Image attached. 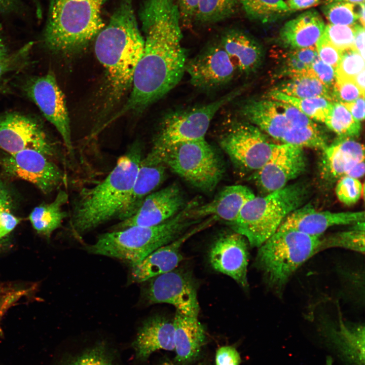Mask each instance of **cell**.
Returning a JSON list of instances; mask_svg holds the SVG:
<instances>
[{"label": "cell", "instance_id": "1", "mask_svg": "<svg viewBox=\"0 0 365 365\" xmlns=\"http://www.w3.org/2000/svg\"><path fill=\"white\" fill-rule=\"evenodd\" d=\"M145 34L130 94L106 124L130 112H141L181 81L187 62L179 15L174 0H145L139 11Z\"/></svg>", "mask_w": 365, "mask_h": 365}, {"label": "cell", "instance_id": "2", "mask_svg": "<svg viewBox=\"0 0 365 365\" xmlns=\"http://www.w3.org/2000/svg\"><path fill=\"white\" fill-rule=\"evenodd\" d=\"M96 58L106 77L102 114L112 111L131 90L144 47L133 0H120L106 24L95 38Z\"/></svg>", "mask_w": 365, "mask_h": 365}, {"label": "cell", "instance_id": "3", "mask_svg": "<svg viewBox=\"0 0 365 365\" xmlns=\"http://www.w3.org/2000/svg\"><path fill=\"white\" fill-rule=\"evenodd\" d=\"M142 151L141 142H133L104 179L78 193L69 220L70 231L76 238L114 219L120 220L143 157Z\"/></svg>", "mask_w": 365, "mask_h": 365}, {"label": "cell", "instance_id": "4", "mask_svg": "<svg viewBox=\"0 0 365 365\" xmlns=\"http://www.w3.org/2000/svg\"><path fill=\"white\" fill-rule=\"evenodd\" d=\"M196 200L188 203L177 214L160 224L132 226L99 235L94 244L86 246L89 253L119 259L131 268L139 264L158 248L178 238L202 220L190 218Z\"/></svg>", "mask_w": 365, "mask_h": 365}, {"label": "cell", "instance_id": "5", "mask_svg": "<svg viewBox=\"0 0 365 365\" xmlns=\"http://www.w3.org/2000/svg\"><path fill=\"white\" fill-rule=\"evenodd\" d=\"M106 0H51L43 34L52 53L69 54L85 47L105 24L102 10Z\"/></svg>", "mask_w": 365, "mask_h": 365}, {"label": "cell", "instance_id": "6", "mask_svg": "<svg viewBox=\"0 0 365 365\" xmlns=\"http://www.w3.org/2000/svg\"><path fill=\"white\" fill-rule=\"evenodd\" d=\"M310 193L308 183L299 181L262 196H255L228 225L243 235L250 246L259 247L277 231L289 214L304 205Z\"/></svg>", "mask_w": 365, "mask_h": 365}, {"label": "cell", "instance_id": "7", "mask_svg": "<svg viewBox=\"0 0 365 365\" xmlns=\"http://www.w3.org/2000/svg\"><path fill=\"white\" fill-rule=\"evenodd\" d=\"M321 236L292 229L277 231L261 245L254 264L268 287L280 295L295 272L319 252Z\"/></svg>", "mask_w": 365, "mask_h": 365}, {"label": "cell", "instance_id": "8", "mask_svg": "<svg viewBox=\"0 0 365 365\" xmlns=\"http://www.w3.org/2000/svg\"><path fill=\"white\" fill-rule=\"evenodd\" d=\"M146 157L163 164L202 191L212 192L223 177L222 162L205 138L151 150Z\"/></svg>", "mask_w": 365, "mask_h": 365}, {"label": "cell", "instance_id": "9", "mask_svg": "<svg viewBox=\"0 0 365 365\" xmlns=\"http://www.w3.org/2000/svg\"><path fill=\"white\" fill-rule=\"evenodd\" d=\"M244 89L243 86L238 87L212 102L167 115L162 121L151 150L205 138L216 113L238 97Z\"/></svg>", "mask_w": 365, "mask_h": 365}, {"label": "cell", "instance_id": "10", "mask_svg": "<svg viewBox=\"0 0 365 365\" xmlns=\"http://www.w3.org/2000/svg\"><path fill=\"white\" fill-rule=\"evenodd\" d=\"M269 137L247 121H235L221 135L219 144L235 165L253 173L268 161L276 144Z\"/></svg>", "mask_w": 365, "mask_h": 365}, {"label": "cell", "instance_id": "11", "mask_svg": "<svg viewBox=\"0 0 365 365\" xmlns=\"http://www.w3.org/2000/svg\"><path fill=\"white\" fill-rule=\"evenodd\" d=\"M26 95L57 129L64 145L74 155L70 120L63 93L52 71L29 78L23 85Z\"/></svg>", "mask_w": 365, "mask_h": 365}, {"label": "cell", "instance_id": "12", "mask_svg": "<svg viewBox=\"0 0 365 365\" xmlns=\"http://www.w3.org/2000/svg\"><path fill=\"white\" fill-rule=\"evenodd\" d=\"M0 148L8 154L26 149L38 151L48 157L56 154L55 146L41 122L16 112L0 115Z\"/></svg>", "mask_w": 365, "mask_h": 365}, {"label": "cell", "instance_id": "13", "mask_svg": "<svg viewBox=\"0 0 365 365\" xmlns=\"http://www.w3.org/2000/svg\"><path fill=\"white\" fill-rule=\"evenodd\" d=\"M148 281L144 294L150 303L168 304L182 315L198 317L200 307L197 288L190 273L176 268Z\"/></svg>", "mask_w": 365, "mask_h": 365}, {"label": "cell", "instance_id": "14", "mask_svg": "<svg viewBox=\"0 0 365 365\" xmlns=\"http://www.w3.org/2000/svg\"><path fill=\"white\" fill-rule=\"evenodd\" d=\"M307 166L304 148L288 143L276 144L268 161L251 177L266 194L287 186L302 174Z\"/></svg>", "mask_w": 365, "mask_h": 365}, {"label": "cell", "instance_id": "15", "mask_svg": "<svg viewBox=\"0 0 365 365\" xmlns=\"http://www.w3.org/2000/svg\"><path fill=\"white\" fill-rule=\"evenodd\" d=\"M185 72L194 87L205 91L213 90L229 84L237 73L220 42L209 45L187 61Z\"/></svg>", "mask_w": 365, "mask_h": 365}, {"label": "cell", "instance_id": "16", "mask_svg": "<svg viewBox=\"0 0 365 365\" xmlns=\"http://www.w3.org/2000/svg\"><path fill=\"white\" fill-rule=\"evenodd\" d=\"M48 157L32 149H26L4 158L2 164L5 171L32 183L48 194L64 182V174Z\"/></svg>", "mask_w": 365, "mask_h": 365}, {"label": "cell", "instance_id": "17", "mask_svg": "<svg viewBox=\"0 0 365 365\" xmlns=\"http://www.w3.org/2000/svg\"><path fill=\"white\" fill-rule=\"evenodd\" d=\"M338 305L336 317L323 310L318 314L319 332L346 362L364 365V325L344 320Z\"/></svg>", "mask_w": 365, "mask_h": 365}, {"label": "cell", "instance_id": "18", "mask_svg": "<svg viewBox=\"0 0 365 365\" xmlns=\"http://www.w3.org/2000/svg\"><path fill=\"white\" fill-rule=\"evenodd\" d=\"M187 203L180 187L172 184L148 195L132 215L120 221L111 231L160 224L177 214Z\"/></svg>", "mask_w": 365, "mask_h": 365}, {"label": "cell", "instance_id": "19", "mask_svg": "<svg viewBox=\"0 0 365 365\" xmlns=\"http://www.w3.org/2000/svg\"><path fill=\"white\" fill-rule=\"evenodd\" d=\"M248 244L243 235L233 231L218 236L208 252L211 267L229 276L244 288L248 285Z\"/></svg>", "mask_w": 365, "mask_h": 365}, {"label": "cell", "instance_id": "20", "mask_svg": "<svg viewBox=\"0 0 365 365\" xmlns=\"http://www.w3.org/2000/svg\"><path fill=\"white\" fill-rule=\"evenodd\" d=\"M217 220L213 216L195 225L172 242L154 250L131 268L130 280L141 283L176 269L182 260L181 247L191 237L210 227Z\"/></svg>", "mask_w": 365, "mask_h": 365}, {"label": "cell", "instance_id": "21", "mask_svg": "<svg viewBox=\"0 0 365 365\" xmlns=\"http://www.w3.org/2000/svg\"><path fill=\"white\" fill-rule=\"evenodd\" d=\"M364 211L331 212L318 211L310 204L303 205L289 214L277 231L295 230L321 236L330 227L352 225L364 222Z\"/></svg>", "mask_w": 365, "mask_h": 365}, {"label": "cell", "instance_id": "22", "mask_svg": "<svg viewBox=\"0 0 365 365\" xmlns=\"http://www.w3.org/2000/svg\"><path fill=\"white\" fill-rule=\"evenodd\" d=\"M321 152L319 173L328 185L346 176L356 164L364 161L363 145L353 138H339Z\"/></svg>", "mask_w": 365, "mask_h": 365}, {"label": "cell", "instance_id": "23", "mask_svg": "<svg viewBox=\"0 0 365 365\" xmlns=\"http://www.w3.org/2000/svg\"><path fill=\"white\" fill-rule=\"evenodd\" d=\"M255 196L252 191L241 185L223 188L210 201L196 205L190 211V218L202 220L213 216L229 224L234 221L245 204Z\"/></svg>", "mask_w": 365, "mask_h": 365}, {"label": "cell", "instance_id": "24", "mask_svg": "<svg viewBox=\"0 0 365 365\" xmlns=\"http://www.w3.org/2000/svg\"><path fill=\"white\" fill-rule=\"evenodd\" d=\"M219 42L237 73L247 76L260 66L263 57L262 49L246 32L237 28L228 29L223 33Z\"/></svg>", "mask_w": 365, "mask_h": 365}, {"label": "cell", "instance_id": "25", "mask_svg": "<svg viewBox=\"0 0 365 365\" xmlns=\"http://www.w3.org/2000/svg\"><path fill=\"white\" fill-rule=\"evenodd\" d=\"M325 27L319 13L311 9L287 21L280 30L279 38L284 45L292 49L314 47Z\"/></svg>", "mask_w": 365, "mask_h": 365}, {"label": "cell", "instance_id": "26", "mask_svg": "<svg viewBox=\"0 0 365 365\" xmlns=\"http://www.w3.org/2000/svg\"><path fill=\"white\" fill-rule=\"evenodd\" d=\"M239 112L247 122L280 141L291 127L275 101L271 99L247 100L242 104Z\"/></svg>", "mask_w": 365, "mask_h": 365}, {"label": "cell", "instance_id": "27", "mask_svg": "<svg viewBox=\"0 0 365 365\" xmlns=\"http://www.w3.org/2000/svg\"><path fill=\"white\" fill-rule=\"evenodd\" d=\"M133 345L136 356L146 359L158 350H174L173 321L160 316L151 317L142 323Z\"/></svg>", "mask_w": 365, "mask_h": 365}, {"label": "cell", "instance_id": "28", "mask_svg": "<svg viewBox=\"0 0 365 365\" xmlns=\"http://www.w3.org/2000/svg\"><path fill=\"white\" fill-rule=\"evenodd\" d=\"M166 169L163 164L156 162L145 156L142 157L120 221L132 215L144 198L162 184L166 176Z\"/></svg>", "mask_w": 365, "mask_h": 365}, {"label": "cell", "instance_id": "29", "mask_svg": "<svg viewBox=\"0 0 365 365\" xmlns=\"http://www.w3.org/2000/svg\"><path fill=\"white\" fill-rule=\"evenodd\" d=\"M174 350L178 362L191 361L199 354L205 339L204 329L198 317L176 311L173 320Z\"/></svg>", "mask_w": 365, "mask_h": 365}, {"label": "cell", "instance_id": "30", "mask_svg": "<svg viewBox=\"0 0 365 365\" xmlns=\"http://www.w3.org/2000/svg\"><path fill=\"white\" fill-rule=\"evenodd\" d=\"M68 200L67 193L60 190L52 202L40 205L32 210L29 220L37 232L49 236L61 226L64 218L67 216L63 207Z\"/></svg>", "mask_w": 365, "mask_h": 365}, {"label": "cell", "instance_id": "31", "mask_svg": "<svg viewBox=\"0 0 365 365\" xmlns=\"http://www.w3.org/2000/svg\"><path fill=\"white\" fill-rule=\"evenodd\" d=\"M288 78L278 85L275 90L297 98L322 97L333 102L332 89L316 78L310 68L305 73Z\"/></svg>", "mask_w": 365, "mask_h": 365}, {"label": "cell", "instance_id": "32", "mask_svg": "<svg viewBox=\"0 0 365 365\" xmlns=\"http://www.w3.org/2000/svg\"><path fill=\"white\" fill-rule=\"evenodd\" d=\"M270 99L291 104L311 120L324 123L331 113L333 102L322 97L297 98L287 95L275 89L269 93Z\"/></svg>", "mask_w": 365, "mask_h": 365}, {"label": "cell", "instance_id": "33", "mask_svg": "<svg viewBox=\"0 0 365 365\" xmlns=\"http://www.w3.org/2000/svg\"><path fill=\"white\" fill-rule=\"evenodd\" d=\"M238 2L249 19L263 23L291 12L284 0H238Z\"/></svg>", "mask_w": 365, "mask_h": 365}, {"label": "cell", "instance_id": "34", "mask_svg": "<svg viewBox=\"0 0 365 365\" xmlns=\"http://www.w3.org/2000/svg\"><path fill=\"white\" fill-rule=\"evenodd\" d=\"M239 5L238 0H199L194 21L202 24L222 22L234 15Z\"/></svg>", "mask_w": 365, "mask_h": 365}, {"label": "cell", "instance_id": "35", "mask_svg": "<svg viewBox=\"0 0 365 365\" xmlns=\"http://www.w3.org/2000/svg\"><path fill=\"white\" fill-rule=\"evenodd\" d=\"M340 247L360 253L364 252V222L351 225L345 231L321 237L319 250Z\"/></svg>", "mask_w": 365, "mask_h": 365}, {"label": "cell", "instance_id": "36", "mask_svg": "<svg viewBox=\"0 0 365 365\" xmlns=\"http://www.w3.org/2000/svg\"><path fill=\"white\" fill-rule=\"evenodd\" d=\"M280 141L301 148H309L322 151L328 144L325 133L317 125L305 127H290Z\"/></svg>", "mask_w": 365, "mask_h": 365}, {"label": "cell", "instance_id": "37", "mask_svg": "<svg viewBox=\"0 0 365 365\" xmlns=\"http://www.w3.org/2000/svg\"><path fill=\"white\" fill-rule=\"evenodd\" d=\"M324 123L339 138L354 139L358 136L361 130L360 122L356 120L340 102H333L331 113Z\"/></svg>", "mask_w": 365, "mask_h": 365}, {"label": "cell", "instance_id": "38", "mask_svg": "<svg viewBox=\"0 0 365 365\" xmlns=\"http://www.w3.org/2000/svg\"><path fill=\"white\" fill-rule=\"evenodd\" d=\"M356 5L347 2H336L324 3L321 9L330 24L354 25L358 21Z\"/></svg>", "mask_w": 365, "mask_h": 365}, {"label": "cell", "instance_id": "39", "mask_svg": "<svg viewBox=\"0 0 365 365\" xmlns=\"http://www.w3.org/2000/svg\"><path fill=\"white\" fill-rule=\"evenodd\" d=\"M364 69V59L353 47L342 51L336 77L353 79Z\"/></svg>", "mask_w": 365, "mask_h": 365}, {"label": "cell", "instance_id": "40", "mask_svg": "<svg viewBox=\"0 0 365 365\" xmlns=\"http://www.w3.org/2000/svg\"><path fill=\"white\" fill-rule=\"evenodd\" d=\"M355 30L354 25H325L323 35L341 51L353 47Z\"/></svg>", "mask_w": 365, "mask_h": 365}, {"label": "cell", "instance_id": "41", "mask_svg": "<svg viewBox=\"0 0 365 365\" xmlns=\"http://www.w3.org/2000/svg\"><path fill=\"white\" fill-rule=\"evenodd\" d=\"M362 189L363 186L359 179L346 176L337 181L335 193L341 203L350 206L359 200Z\"/></svg>", "mask_w": 365, "mask_h": 365}, {"label": "cell", "instance_id": "42", "mask_svg": "<svg viewBox=\"0 0 365 365\" xmlns=\"http://www.w3.org/2000/svg\"><path fill=\"white\" fill-rule=\"evenodd\" d=\"M362 95L364 92L357 87L353 79L336 77L332 89L333 102H349Z\"/></svg>", "mask_w": 365, "mask_h": 365}, {"label": "cell", "instance_id": "43", "mask_svg": "<svg viewBox=\"0 0 365 365\" xmlns=\"http://www.w3.org/2000/svg\"><path fill=\"white\" fill-rule=\"evenodd\" d=\"M33 45L32 42L25 44L19 49L0 60V81L8 74L25 65Z\"/></svg>", "mask_w": 365, "mask_h": 365}, {"label": "cell", "instance_id": "44", "mask_svg": "<svg viewBox=\"0 0 365 365\" xmlns=\"http://www.w3.org/2000/svg\"><path fill=\"white\" fill-rule=\"evenodd\" d=\"M66 365H112L103 347L97 346L87 350Z\"/></svg>", "mask_w": 365, "mask_h": 365}, {"label": "cell", "instance_id": "45", "mask_svg": "<svg viewBox=\"0 0 365 365\" xmlns=\"http://www.w3.org/2000/svg\"><path fill=\"white\" fill-rule=\"evenodd\" d=\"M274 101L279 110L284 115L291 127L317 125L312 120L294 106L287 103Z\"/></svg>", "mask_w": 365, "mask_h": 365}, {"label": "cell", "instance_id": "46", "mask_svg": "<svg viewBox=\"0 0 365 365\" xmlns=\"http://www.w3.org/2000/svg\"><path fill=\"white\" fill-rule=\"evenodd\" d=\"M315 47L319 58L336 69L341 58L342 51L335 47L323 35L317 42Z\"/></svg>", "mask_w": 365, "mask_h": 365}, {"label": "cell", "instance_id": "47", "mask_svg": "<svg viewBox=\"0 0 365 365\" xmlns=\"http://www.w3.org/2000/svg\"><path fill=\"white\" fill-rule=\"evenodd\" d=\"M310 69L322 83L333 89L336 80L335 69L318 57L312 64Z\"/></svg>", "mask_w": 365, "mask_h": 365}, {"label": "cell", "instance_id": "48", "mask_svg": "<svg viewBox=\"0 0 365 365\" xmlns=\"http://www.w3.org/2000/svg\"><path fill=\"white\" fill-rule=\"evenodd\" d=\"M199 0H176L181 25H190L194 20Z\"/></svg>", "mask_w": 365, "mask_h": 365}, {"label": "cell", "instance_id": "49", "mask_svg": "<svg viewBox=\"0 0 365 365\" xmlns=\"http://www.w3.org/2000/svg\"><path fill=\"white\" fill-rule=\"evenodd\" d=\"M11 204L0 208V240L13 231L19 223V219L11 211Z\"/></svg>", "mask_w": 365, "mask_h": 365}, {"label": "cell", "instance_id": "50", "mask_svg": "<svg viewBox=\"0 0 365 365\" xmlns=\"http://www.w3.org/2000/svg\"><path fill=\"white\" fill-rule=\"evenodd\" d=\"M240 355L236 349L230 346H222L216 352V365H239Z\"/></svg>", "mask_w": 365, "mask_h": 365}, {"label": "cell", "instance_id": "51", "mask_svg": "<svg viewBox=\"0 0 365 365\" xmlns=\"http://www.w3.org/2000/svg\"><path fill=\"white\" fill-rule=\"evenodd\" d=\"M349 111L353 117L361 122L364 118V95L361 96L355 100L346 103H341Z\"/></svg>", "mask_w": 365, "mask_h": 365}, {"label": "cell", "instance_id": "52", "mask_svg": "<svg viewBox=\"0 0 365 365\" xmlns=\"http://www.w3.org/2000/svg\"><path fill=\"white\" fill-rule=\"evenodd\" d=\"M354 27L355 34L353 48L364 59V27L356 23Z\"/></svg>", "mask_w": 365, "mask_h": 365}, {"label": "cell", "instance_id": "53", "mask_svg": "<svg viewBox=\"0 0 365 365\" xmlns=\"http://www.w3.org/2000/svg\"><path fill=\"white\" fill-rule=\"evenodd\" d=\"M321 0H286L285 3L290 12L305 10L319 4Z\"/></svg>", "mask_w": 365, "mask_h": 365}, {"label": "cell", "instance_id": "54", "mask_svg": "<svg viewBox=\"0 0 365 365\" xmlns=\"http://www.w3.org/2000/svg\"><path fill=\"white\" fill-rule=\"evenodd\" d=\"M20 6V0H0V13L16 12Z\"/></svg>", "mask_w": 365, "mask_h": 365}, {"label": "cell", "instance_id": "55", "mask_svg": "<svg viewBox=\"0 0 365 365\" xmlns=\"http://www.w3.org/2000/svg\"><path fill=\"white\" fill-rule=\"evenodd\" d=\"M364 174V161H362L356 164L348 172L346 176L359 179Z\"/></svg>", "mask_w": 365, "mask_h": 365}, {"label": "cell", "instance_id": "56", "mask_svg": "<svg viewBox=\"0 0 365 365\" xmlns=\"http://www.w3.org/2000/svg\"><path fill=\"white\" fill-rule=\"evenodd\" d=\"M11 199L9 192L0 182V208L6 205L11 204Z\"/></svg>", "mask_w": 365, "mask_h": 365}, {"label": "cell", "instance_id": "57", "mask_svg": "<svg viewBox=\"0 0 365 365\" xmlns=\"http://www.w3.org/2000/svg\"><path fill=\"white\" fill-rule=\"evenodd\" d=\"M10 53L5 41L2 27L0 25V60L7 57Z\"/></svg>", "mask_w": 365, "mask_h": 365}, {"label": "cell", "instance_id": "58", "mask_svg": "<svg viewBox=\"0 0 365 365\" xmlns=\"http://www.w3.org/2000/svg\"><path fill=\"white\" fill-rule=\"evenodd\" d=\"M364 75L365 71L363 69L353 79L356 85L363 92H364L365 89Z\"/></svg>", "mask_w": 365, "mask_h": 365}, {"label": "cell", "instance_id": "59", "mask_svg": "<svg viewBox=\"0 0 365 365\" xmlns=\"http://www.w3.org/2000/svg\"><path fill=\"white\" fill-rule=\"evenodd\" d=\"M357 5V14L358 17V21L360 24L364 27V3Z\"/></svg>", "mask_w": 365, "mask_h": 365}, {"label": "cell", "instance_id": "60", "mask_svg": "<svg viewBox=\"0 0 365 365\" xmlns=\"http://www.w3.org/2000/svg\"><path fill=\"white\" fill-rule=\"evenodd\" d=\"M336 2H347L355 5H358L362 3H364V0H325L324 3H328Z\"/></svg>", "mask_w": 365, "mask_h": 365}, {"label": "cell", "instance_id": "61", "mask_svg": "<svg viewBox=\"0 0 365 365\" xmlns=\"http://www.w3.org/2000/svg\"><path fill=\"white\" fill-rule=\"evenodd\" d=\"M333 359L330 356L326 357L324 365H332Z\"/></svg>", "mask_w": 365, "mask_h": 365}, {"label": "cell", "instance_id": "62", "mask_svg": "<svg viewBox=\"0 0 365 365\" xmlns=\"http://www.w3.org/2000/svg\"><path fill=\"white\" fill-rule=\"evenodd\" d=\"M165 365H171V364H168V363H166V364Z\"/></svg>", "mask_w": 365, "mask_h": 365}]
</instances>
